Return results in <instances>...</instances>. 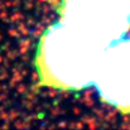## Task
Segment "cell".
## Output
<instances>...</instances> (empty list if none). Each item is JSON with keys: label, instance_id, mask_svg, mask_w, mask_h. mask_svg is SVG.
<instances>
[{"label": "cell", "instance_id": "7a4b0ae2", "mask_svg": "<svg viewBox=\"0 0 130 130\" xmlns=\"http://www.w3.org/2000/svg\"><path fill=\"white\" fill-rule=\"evenodd\" d=\"M56 10L58 20L104 47L130 28V0H59Z\"/></svg>", "mask_w": 130, "mask_h": 130}, {"label": "cell", "instance_id": "3957f363", "mask_svg": "<svg viewBox=\"0 0 130 130\" xmlns=\"http://www.w3.org/2000/svg\"><path fill=\"white\" fill-rule=\"evenodd\" d=\"M92 86L102 102L130 115V37L125 36L105 48Z\"/></svg>", "mask_w": 130, "mask_h": 130}, {"label": "cell", "instance_id": "6da1fadb", "mask_svg": "<svg viewBox=\"0 0 130 130\" xmlns=\"http://www.w3.org/2000/svg\"><path fill=\"white\" fill-rule=\"evenodd\" d=\"M104 45L57 20L38 39L34 67L38 82L57 91H82L93 85Z\"/></svg>", "mask_w": 130, "mask_h": 130}]
</instances>
